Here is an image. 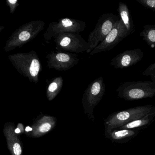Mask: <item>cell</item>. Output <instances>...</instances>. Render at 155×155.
I'll use <instances>...</instances> for the list:
<instances>
[{"instance_id":"1","label":"cell","mask_w":155,"mask_h":155,"mask_svg":"<svg viewBox=\"0 0 155 155\" xmlns=\"http://www.w3.org/2000/svg\"><path fill=\"white\" fill-rule=\"evenodd\" d=\"M154 112H155V107L152 105H147L114 112L105 119V134L129 122L141 118Z\"/></svg>"},{"instance_id":"2","label":"cell","mask_w":155,"mask_h":155,"mask_svg":"<svg viewBox=\"0 0 155 155\" xmlns=\"http://www.w3.org/2000/svg\"><path fill=\"white\" fill-rule=\"evenodd\" d=\"M118 97L127 101L151 98L155 95V83L151 81L122 82L116 90Z\"/></svg>"},{"instance_id":"3","label":"cell","mask_w":155,"mask_h":155,"mask_svg":"<svg viewBox=\"0 0 155 155\" xmlns=\"http://www.w3.org/2000/svg\"><path fill=\"white\" fill-rule=\"evenodd\" d=\"M105 91L106 85L103 77L101 76L89 84L83 93L82 97L83 110L92 121L95 120L94 109L102 99Z\"/></svg>"},{"instance_id":"4","label":"cell","mask_w":155,"mask_h":155,"mask_svg":"<svg viewBox=\"0 0 155 155\" xmlns=\"http://www.w3.org/2000/svg\"><path fill=\"white\" fill-rule=\"evenodd\" d=\"M119 19V16L112 13H105L100 17L95 28L89 35L87 42L90 48L86 51L87 53H90L104 40Z\"/></svg>"},{"instance_id":"5","label":"cell","mask_w":155,"mask_h":155,"mask_svg":"<svg viewBox=\"0 0 155 155\" xmlns=\"http://www.w3.org/2000/svg\"><path fill=\"white\" fill-rule=\"evenodd\" d=\"M57 49L71 53H79L87 51L89 44L80 33H62L55 36Z\"/></svg>"},{"instance_id":"6","label":"cell","mask_w":155,"mask_h":155,"mask_svg":"<svg viewBox=\"0 0 155 155\" xmlns=\"http://www.w3.org/2000/svg\"><path fill=\"white\" fill-rule=\"evenodd\" d=\"M129 35L120 18L104 40L91 51L90 55L92 56L100 52L109 51Z\"/></svg>"},{"instance_id":"7","label":"cell","mask_w":155,"mask_h":155,"mask_svg":"<svg viewBox=\"0 0 155 155\" xmlns=\"http://www.w3.org/2000/svg\"><path fill=\"white\" fill-rule=\"evenodd\" d=\"M86 27V22L70 18L61 19L58 22H52L50 24L49 38L62 33H80L85 30Z\"/></svg>"},{"instance_id":"8","label":"cell","mask_w":155,"mask_h":155,"mask_svg":"<svg viewBox=\"0 0 155 155\" xmlns=\"http://www.w3.org/2000/svg\"><path fill=\"white\" fill-rule=\"evenodd\" d=\"M143 56L144 53L140 48L125 51L113 58L110 65L116 69L127 68L140 61Z\"/></svg>"},{"instance_id":"9","label":"cell","mask_w":155,"mask_h":155,"mask_svg":"<svg viewBox=\"0 0 155 155\" xmlns=\"http://www.w3.org/2000/svg\"><path fill=\"white\" fill-rule=\"evenodd\" d=\"M50 68L58 71H67L76 66L80 59L76 53L68 52L53 53L50 55Z\"/></svg>"},{"instance_id":"10","label":"cell","mask_w":155,"mask_h":155,"mask_svg":"<svg viewBox=\"0 0 155 155\" xmlns=\"http://www.w3.org/2000/svg\"><path fill=\"white\" fill-rule=\"evenodd\" d=\"M3 133L11 155H22L23 146L15 131L14 124L11 122L6 123L4 125Z\"/></svg>"},{"instance_id":"11","label":"cell","mask_w":155,"mask_h":155,"mask_svg":"<svg viewBox=\"0 0 155 155\" xmlns=\"http://www.w3.org/2000/svg\"><path fill=\"white\" fill-rule=\"evenodd\" d=\"M57 118L52 116L45 115L32 126L31 137L38 138L50 132L56 127Z\"/></svg>"},{"instance_id":"12","label":"cell","mask_w":155,"mask_h":155,"mask_svg":"<svg viewBox=\"0 0 155 155\" xmlns=\"http://www.w3.org/2000/svg\"><path fill=\"white\" fill-rule=\"evenodd\" d=\"M118 12L119 17L121 19L128 32L130 34L134 33L135 31V27L130 12L127 4L124 2H119L118 8Z\"/></svg>"},{"instance_id":"13","label":"cell","mask_w":155,"mask_h":155,"mask_svg":"<svg viewBox=\"0 0 155 155\" xmlns=\"http://www.w3.org/2000/svg\"><path fill=\"white\" fill-rule=\"evenodd\" d=\"M138 131L135 130L120 129H115L105 134L106 137L113 141H119L135 137Z\"/></svg>"},{"instance_id":"14","label":"cell","mask_w":155,"mask_h":155,"mask_svg":"<svg viewBox=\"0 0 155 155\" xmlns=\"http://www.w3.org/2000/svg\"><path fill=\"white\" fill-rule=\"evenodd\" d=\"M155 116V112L150 113L145 117L135 120L131 122H129L120 127L118 128L120 129L134 130L140 127L147 126L151 123L154 120Z\"/></svg>"},{"instance_id":"15","label":"cell","mask_w":155,"mask_h":155,"mask_svg":"<svg viewBox=\"0 0 155 155\" xmlns=\"http://www.w3.org/2000/svg\"><path fill=\"white\" fill-rule=\"evenodd\" d=\"M140 36L151 48L155 47V25H146L143 27Z\"/></svg>"},{"instance_id":"16","label":"cell","mask_w":155,"mask_h":155,"mask_svg":"<svg viewBox=\"0 0 155 155\" xmlns=\"http://www.w3.org/2000/svg\"><path fill=\"white\" fill-rule=\"evenodd\" d=\"M63 84L62 77L55 78L50 84L47 91V97L49 100L54 99L59 93L60 92Z\"/></svg>"},{"instance_id":"17","label":"cell","mask_w":155,"mask_h":155,"mask_svg":"<svg viewBox=\"0 0 155 155\" xmlns=\"http://www.w3.org/2000/svg\"><path fill=\"white\" fill-rule=\"evenodd\" d=\"M40 69V64L38 59H34L31 61L29 68L30 73L31 77H36L38 76Z\"/></svg>"},{"instance_id":"18","label":"cell","mask_w":155,"mask_h":155,"mask_svg":"<svg viewBox=\"0 0 155 155\" xmlns=\"http://www.w3.org/2000/svg\"><path fill=\"white\" fill-rule=\"evenodd\" d=\"M141 74L143 76L150 77L152 80L151 81L155 83V63L150 64Z\"/></svg>"},{"instance_id":"19","label":"cell","mask_w":155,"mask_h":155,"mask_svg":"<svg viewBox=\"0 0 155 155\" xmlns=\"http://www.w3.org/2000/svg\"><path fill=\"white\" fill-rule=\"evenodd\" d=\"M136 1L145 8L155 11V0H136Z\"/></svg>"},{"instance_id":"20","label":"cell","mask_w":155,"mask_h":155,"mask_svg":"<svg viewBox=\"0 0 155 155\" xmlns=\"http://www.w3.org/2000/svg\"><path fill=\"white\" fill-rule=\"evenodd\" d=\"M31 37V34L30 32L27 31H23L20 33L18 38L21 41L23 42V41L28 40Z\"/></svg>"}]
</instances>
